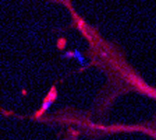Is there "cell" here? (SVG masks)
I'll return each mask as SVG.
<instances>
[{
    "mask_svg": "<svg viewBox=\"0 0 156 140\" xmlns=\"http://www.w3.org/2000/svg\"><path fill=\"white\" fill-rule=\"evenodd\" d=\"M53 98H56V90H52V91H50V94H49L48 97H46V101L43 102V105H42V107H41V109H39V112H38V114H36V116H39V115H41V114H43V112H45L46 109H48V108L50 107V104H52V102H53Z\"/></svg>",
    "mask_w": 156,
    "mask_h": 140,
    "instance_id": "cell-1",
    "label": "cell"
}]
</instances>
